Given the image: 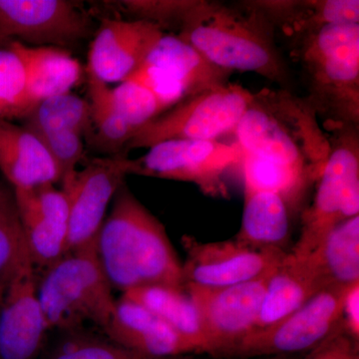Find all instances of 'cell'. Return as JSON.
<instances>
[{
    "label": "cell",
    "instance_id": "obj_1",
    "mask_svg": "<svg viewBox=\"0 0 359 359\" xmlns=\"http://www.w3.org/2000/svg\"><path fill=\"white\" fill-rule=\"evenodd\" d=\"M235 134L243 156L292 172L311 186L327 162L330 140L316 110L290 90L252 93Z\"/></svg>",
    "mask_w": 359,
    "mask_h": 359
},
{
    "label": "cell",
    "instance_id": "obj_2",
    "mask_svg": "<svg viewBox=\"0 0 359 359\" xmlns=\"http://www.w3.org/2000/svg\"><path fill=\"white\" fill-rule=\"evenodd\" d=\"M112 202L96 254L113 290L122 294L146 287L185 290L183 264L163 224L125 183Z\"/></svg>",
    "mask_w": 359,
    "mask_h": 359
},
{
    "label": "cell",
    "instance_id": "obj_3",
    "mask_svg": "<svg viewBox=\"0 0 359 359\" xmlns=\"http://www.w3.org/2000/svg\"><path fill=\"white\" fill-rule=\"evenodd\" d=\"M177 35L221 69L257 73L292 91V71L276 33L248 1L196 0Z\"/></svg>",
    "mask_w": 359,
    "mask_h": 359
},
{
    "label": "cell",
    "instance_id": "obj_4",
    "mask_svg": "<svg viewBox=\"0 0 359 359\" xmlns=\"http://www.w3.org/2000/svg\"><path fill=\"white\" fill-rule=\"evenodd\" d=\"M290 50L323 128L359 126V23L323 26L290 44Z\"/></svg>",
    "mask_w": 359,
    "mask_h": 359
},
{
    "label": "cell",
    "instance_id": "obj_5",
    "mask_svg": "<svg viewBox=\"0 0 359 359\" xmlns=\"http://www.w3.org/2000/svg\"><path fill=\"white\" fill-rule=\"evenodd\" d=\"M40 276L37 294L50 332L77 330L85 323L103 332L109 327L116 299L96 247L66 255Z\"/></svg>",
    "mask_w": 359,
    "mask_h": 359
},
{
    "label": "cell",
    "instance_id": "obj_6",
    "mask_svg": "<svg viewBox=\"0 0 359 359\" xmlns=\"http://www.w3.org/2000/svg\"><path fill=\"white\" fill-rule=\"evenodd\" d=\"M330 153L311 204L302 212V231L290 254H313L337 224L359 216V126L330 130Z\"/></svg>",
    "mask_w": 359,
    "mask_h": 359
},
{
    "label": "cell",
    "instance_id": "obj_7",
    "mask_svg": "<svg viewBox=\"0 0 359 359\" xmlns=\"http://www.w3.org/2000/svg\"><path fill=\"white\" fill-rule=\"evenodd\" d=\"M252 94L245 87L228 82L186 96L139 129L124 150L150 149L166 141L219 140L235 132Z\"/></svg>",
    "mask_w": 359,
    "mask_h": 359
},
{
    "label": "cell",
    "instance_id": "obj_8",
    "mask_svg": "<svg viewBox=\"0 0 359 359\" xmlns=\"http://www.w3.org/2000/svg\"><path fill=\"white\" fill-rule=\"evenodd\" d=\"M242 159L237 142L166 141L149 149L143 157L131 159L130 175L192 183L205 195L228 199L224 173Z\"/></svg>",
    "mask_w": 359,
    "mask_h": 359
},
{
    "label": "cell",
    "instance_id": "obj_9",
    "mask_svg": "<svg viewBox=\"0 0 359 359\" xmlns=\"http://www.w3.org/2000/svg\"><path fill=\"white\" fill-rule=\"evenodd\" d=\"M348 287L330 285L321 290L285 320L250 334L233 356L278 358L311 351L342 325Z\"/></svg>",
    "mask_w": 359,
    "mask_h": 359
},
{
    "label": "cell",
    "instance_id": "obj_10",
    "mask_svg": "<svg viewBox=\"0 0 359 359\" xmlns=\"http://www.w3.org/2000/svg\"><path fill=\"white\" fill-rule=\"evenodd\" d=\"M271 278V276H269ZM224 287L187 283L212 356H233L256 327L269 278Z\"/></svg>",
    "mask_w": 359,
    "mask_h": 359
},
{
    "label": "cell",
    "instance_id": "obj_11",
    "mask_svg": "<svg viewBox=\"0 0 359 359\" xmlns=\"http://www.w3.org/2000/svg\"><path fill=\"white\" fill-rule=\"evenodd\" d=\"M127 151L95 158L82 171L62 184L69 204L67 254L96 247L106 212L130 175Z\"/></svg>",
    "mask_w": 359,
    "mask_h": 359
},
{
    "label": "cell",
    "instance_id": "obj_12",
    "mask_svg": "<svg viewBox=\"0 0 359 359\" xmlns=\"http://www.w3.org/2000/svg\"><path fill=\"white\" fill-rule=\"evenodd\" d=\"M93 20L69 0H0V35L32 47L65 49L88 39Z\"/></svg>",
    "mask_w": 359,
    "mask_h": 359
},
{
    "label": "cell",
    "instance_id": "obj_13",
    "mask_svg": "<svg viewBox=\"0 0 359 359\" xmlns=\"http://www.w3.org/2000/svg\"><path fill=\"white\" fill-rule=\"evenodd\" d=\"M186 252L183 264L187 283L207 287H224L269 278L283 263L287 252L261 250L238 242L203 243L184 236Z\"/></svg>",
    "mask_w": 359,
    "mask_h": 359
},
{
    "label": "cell",
    "instance_id": "obj_14",
    "mask_svg": "<svg viewBox=\"0 0 359 359\" xmlns=\"http://www.w3.org/2000/svg\"><path fill=\"white\" fill-rule=\"evenodd\" d=\"M13 191L28 254L35 271L43 273L67 255V197L52 184Z\"/></svg>",
    "mask_w": 359,
    "mask_h": 359
},
{
    "label": "cell",
    "instance_id": "obj_15",
    "mask_svg": "<svg viewBox=\"0 0 359 359\" xmlns=\"http://www.w3.org/2000/svg\"><path fill=\"white\" fill-rule=\"evenodd\" d=\"M32 264L7 283L0 304V359H35L50 332L39 294Z\"/></svg>",
    "mask_w": 359,
    "mask_h": 359
},
{
    "label": "cell",
    "instance_id": "obj_16",
    "mask_svg": "<svg viewBox=\"0 0 359 359\" xmlns=\"http://www.w3.org/2000/svg\"><path fill=\"white\" fill-rule=\"evenodd\" d=\"M164 33L146 21L104 18L90 46L87 71L108 85L126 81Z\"/></svg>",
    "mask_w": 359,
    "mask_h": 359
},
{
    "label": "cell",
    "instance_id": "obj_17",
    "mask_svg": "<svg viewBox=\"0 0 359 359\" xmlns=\"http://www.w3.org/2000/svg\"><path fill=\"white\" fill-rule=\"evenodd\" d=\"M104 332L116 344L152 358H174L197 353L195 347L173 328L123 295L116 301L114 318Z\"/></svg>",
    "mask_w": 359,
    "mask_h": 359
},
{
    "label": "cell",
    "instance_id": "obj_18",
    "mask_svg": "<svg viewBox=\"0 0 359 359\" xmlns=\"http://www.w3.org/2000/svg\"><path fill=\"white\" fill-rule=\"evenodd\" d=\"M273 32L294 43L323 26L359 23L358 0H248Z\"/></svg>",
    "mask_w": 359,
    "mask_h": 359
},
{
    "label": "cell",
    "instance_id": "obj_19",
    "mask_svg": "<svg viewBox=\"0 0 359 359\" xmlns=\"http://www.w3.org/2000/svg\"><path fill=\"white\" fill-rule=\"evenodd\" d=\"M0 171L15 189L60 183V172L44 144L32 132L0 118Z\"/></svg>",
    "mask_w": 359,
    "mask_h": 359
},
{
    "label": "cell",
    "instance_id": "obj_20",
    "mask_svg": "<svg viewBox=\"0 0 359 359\" xmlns=\"http://www.w3.org/2000/svg\"><path fill=\"white\" fill-rule=\"evenodd\" d=\"M325 287L308 257H297L287 252L269 278L254 332L285 320Z\"/></svg>",
    "mask_w": 359,
    "mask_h": 359
},
{
    "label": "cell",
    "instance_id": "obj_21",
    "mask_svg": "<svg viewBox=\"0 0 359 359\" xmlns=\"http://www.w3.org/2000/svg\"><path fill=\"white\" fill-rule=\"evenodd\" d=\"M11 49L22 61L26 90L35 106L51 97L70 93L81 77V65L66 49L32 47L13 41Z\"/></svg>",
    "mask_w": 359,
    "mask_h": 359
},
{
    "label": "cell",
    "instance_id": "obj_22",
    "mask_svg": "<svg viewBox=\"0 0 359 359\" xmlns=\"http://www.w3.org/2000/svg\"><path fill=\"white\" fill-rule=\"evenodd\" d=\"M244 194L242 224L233 238L256 249L285 252L294 215L289 204L276 193L244 191Z\"/></svg>",
    "mask_w": 359,
    "mask_h": 359
},
{
    "label": "cell",
    "instance_id": "obj_23",
    "mask_svg": "<svg viewBox=\"0 0 359 359\" xmlns=\"http://www.w3.org/2000/svg\"><path fill=\"white\" fill-rule=\"evenodd\" d=\"M144 63L165 71L183 87L186 96L228 83L233 73L212 65L178 35L167 33L156 43Z\"/></svg>",
    "mask_w": 359,
    "mask_h": 359
},
{
    "label": "cell",
    "instance_id": "obj_24",
    "mask_svg": "<svg viewBox=\"0 0 359 359\" xmlns=\"http://www.w3.org/2000/svg\"><path fill=\"white\" fill-rule=\"evenodd\" d=\"M140 304L188 340L197 353H209L197 309L186 290L146 287L122 294Z\"/></svg>",
    "mask_w": 359,
    "mask_h": 359
},
{
    "label": "cell",
    "instance_id": "obj_25",
    "mask_svg": "<svg viewBox=\"0 0 359 359\" xmlns=\"http://www.w3.org/2000/svg\"><path fill=\"white\" fill-rule=\"evenodd\" d=\"M306 257L327 287L359 283V216L337 224Z\"/></svg>",
    "mask_w": 359,
    "mask_h": 359
},
{
    "label": "cell",
    "instance_id": "obj_26",
    "mask_svg": "<svg viewBox=\"0 0 359 359\" xmlns=\"http://www.w3.org/2000/svg\"><path fill=\"white\" fill-rule=\"evenodd\" d=\"M22 126L36 136L74 132L84 137L93 125L88 101L74 94L66 93L37 104L23 120Z\"/></svg>",
    "mask_w": 359,
    "mask_h": 359
},
{
    "label": "cell",
    "instance_id": "obj_27",
    "mask_svg": "<svg viewBox=\"0 0 359 359\" xmlns=\"http://www.w3.org/2000/svg\"><path fill=\"white\" fill-rule=\"evenodd\" d=\"M30 264L13 189L0 182V283H8Z\"/></svg>",
    "mask_w": 359,
    "mask_h": 359
},
{
    "label": "cell",
    "instance_id": "obj_28",
    "mask_svg": "<svg viewBox=\"0 0 359 359\" xmlns=\"http://www.w3.org/2000/svg\"><path fill=\"white\" fill-rule=\"evenodd\" d=\"M90 113L99 140L116 153L124 151L134 131L116 107L112 88L87 71Z\"/></svg>",
    "mask_w": 359,
    "mask_h": 359
},
{
    "label": "cell",
    "instance_id": "obj_29",
    "mask_svg": "<svg viewBox=\"0 0 359 359\" xmlns=\"http://www.w3.org/2000/svg\"><path fill=\"white\" fill-rule=\"evenodd\" d=\"M45 354L44 359H171L137 353L81 328L68 330Z\"/></svg>",
    "mask_w": 359,
    "mask_h": 359
},
{
    "label": "cell",
    "instance_id": "obj_30",
    "mask_svg": "<svg viewBox=\"0 0 359 359\" xmlns=\"http://www.w3.org/2000/svg\"><path fill=\"white\" fill-rule=\"evenodd\" d=\"M35 107L26 90L25 71L20 56L0 48V118L25 120Z\"/></svg>",
    "mask_w": 359,
    "mask_h": 359
},
{
    "label": "cell",
    "instance_id": "obj_31",
    "mask_svg": "<svg viewBox=\"0 0 359 359\" xmlns=\"http://www.w3.org/2000/svg\"><path fill=\"white\" fill-rule=\"evenodd\" d=\"M116 107L134 135L167 110L154 93L133 80L121 82L112 89Z\"/></svg>",
    "mask_w": 359,
    "mask_h": 359
},
{
    "label": "cell",
    "instance_id": "obj_32",
    "mask_svg": "<svg viewBox=\"0 0 359 359\" xmlns=\"http://www.w3.org/2000/svg\"><path fill=\"white\" fill-rule=\"evenodd\" d=\"M196 0H123L115 1L123 13L131 20L152 23L164 32L165 29L177 28L182 25Z\"/></svg>",
    "mask_w": 359,
    "mask_h": 359
},
{
    "label": "cell",
    "instance_id": "obj_33",
    "mask_svg": "<svg viewBox=\"0 0 359 359\" xmlns=\"http://www.w3.org/2000/svg\"><path fill=\"white\" fill-rule=\"evenodd\" d=\"M37 137L57 165L61 185L69 181L76 174L77 164L83 158V137L74 132H56Z\"/></svg>",
    "mask_w": 359,
    "mask_h": 359
},
{
    "label": "cell",
    "instance_id": "obj_34",
    "mask_svg": "<svg viewBox=\"0 0 359 359\" xmlns=\"http://www.w3.org/2000/svg\"><path fill=\"white\" fill-rule=\"evenodd\" d=\"M127 80H133L150 90L164 104L167 110L186 97L183 87L178 82L175 81L165 71L147 63H143Z\"/></svg>",
    "mask_w": 359,
    "mask_h": 359
},
{
    "label": "cell",
    "instance_id": "obj_35",
    "mask_svg": "<svg viewBox=\"0 0 359 359\" xmlns=\"http://www.w3.org/2000/svg\"><path fill=\"white\" fill-rule=\"evenodd\" d=\"M302 359H359L358 341L351 339L344 323Z\"/></svg>",
    "mask_w": 359,
    "mask_h": 359
},
{
    "label": "cell",
    "instance_id": "obj_36",
    "mask_svg": "<svg viewBox=\"0 0 359 359\" xmlns=\"http://www.w3.org/2000/svg\"><path fill=\"white\" fill-rule=\"evenodd\" d=\"M342 323L346 334L359 341V283L347 289L342 311Z\"/></svg>",
    "mask_w": 359,
    "mask_h": 359
},
{
    "label": "cell",
    "instance_id": "obj_37",
    "mask_svg": "<svg viewBox=\"0 0 359 359\" xmlns=\"http://www.w3.org/2000/svg\"><path fill=\"white\" fill-rule=\"evenodd\" d=\"M13 42V41H11V40L4 39V37H2L1 35H0V48H8Z\"/></svg>",
    "mask_w": 359,
    "mask_h": 359
},
{
    "label": "cell",
    "instance_id": "obj_38",
    "mask_svg": "<svg viewBox=\"0 0 359 359\" xmlns=\"http://www.w3.org/2000/svg\"><path fill=\"white\" fill-rule=\"evenodd\" d=\"M7 283H0V304H1L2 297H4V290H6Z\"/></svg>",
    "mask_w": 359,
    "mask_h": 359
},
{
    "label": "cell",
    "instance_id": "obj_39",
    "mask_svg": "<svg viewBox=\"0 0 359 359\" xmlns=\"http://www.w3.org/2000/svg\"><path fill=\"white\" fill-rule=\"evenodd\" d=\"M283 356H278V358H264V359H280Z\"/></svg>",
    "mask_w": 359,
    "mask_h": 359
},
{
    "label": "cell",
    "instance_id": "obj_40",
    "mask_svg": "<svg viewBox=\"0 0 359 359\" xmlns=\"http://www.w3.org/2000/svg\"><path fill=\"white\" fill-rule=\"evenodd\" d=\"M280 359H287V358H285V356H283V358H280Z\"/></svg>",
    "mask_w": 359,
    "mask_h": 359
}]
</instances>
